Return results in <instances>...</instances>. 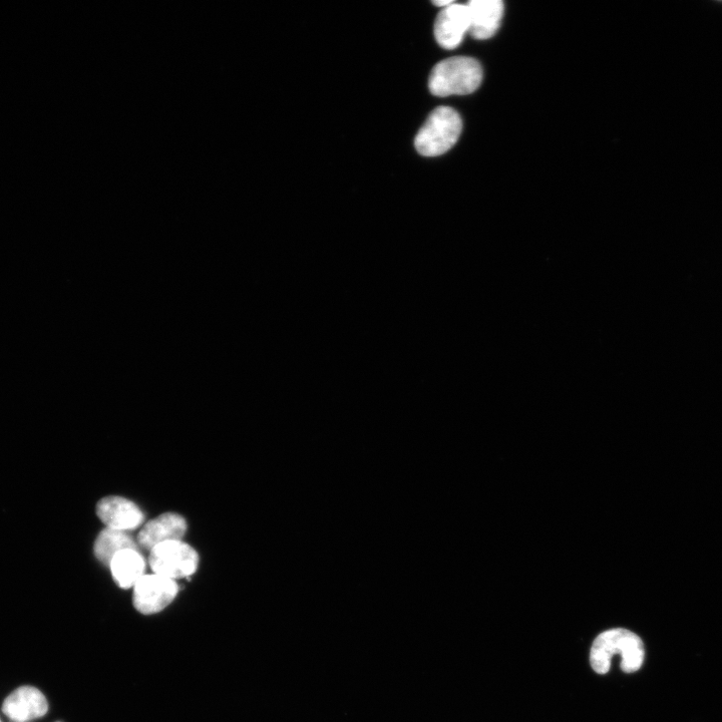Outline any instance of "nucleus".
Segmentation results:
<instances>
[{"label": "nucleus", "mask_w": 722, "mask_h": 722, "mask_svg": "<svg viewBox=\"0 0 722 722\" xmlns=\"http://www.w3.org/2000/svg\"><path fill=\"white\" fill-rule=\"evenodd\" d=\"M616 654L621 655V669L625 673L638 671L645 656L641 638L623 628H615L599 634L590 651L593 670L599 674H606L611 668L612 657Z\"/></svg>", "instance_id": "1"}, {"label": "nucleus", "mask_w": 722, "mask_h": 722, "mask_svg": "<svg viewBox=\"0 0 722 722\" xmlns=\"http://www.w3.org/2000/svg\"><path fill=\"white\" fill-rule=\"evenodd\" d=\"M481 64L469 57H454L439 63L429 79V88L437 97L465 96L482 84Z\"/></svg>", "instance_id": "2"}, {"label": "nucleus", "mask_w": 722, "mask_h": 722, "mask_svg": "<svg viewBox=\"0 0 722 722\" xmlns=\"http://www.w3.org/2000/svg\"><path fill=\"white\" fill-rule=\"evenodd\" d=\"M463 122L457 111L439 107L429 116L418 133L415 146L425 157H438L447 153L458 142Z\"/></svg>", "instance_id": "3"}, {"label": "nucleus", "mask_w": 722, "mask_h": 722, "mask_svg": "<svg viewBox=\"0 0 722 722\" xmlns=\"http://www.w3.org/2000/svg\"><path fill=\"white\" fill-rule=\"evenodd\" d=\"M149 562L156 575L175 580L193 575L198 568L199 556L188 544L171 541L151 550Z\"/></svg>", "instance_id": "4"}, {"label": "nucleus", "mask_w": 722, "mask_h": 722, "mask_svg": "<svg viewBox=\"0 0 722 722\" xmlns=\"http://www.w3.org/2000/svg\"><path fill=\"white\" fill-rule=\"evenodd\" d=\"M179 586L175 580L160 575H145L134 586L135 608L145 615L161 612L176 598Z\"/></svg>", "instance_id": "5"}, {"label": "nucleus", "mask_w": 722, "mask_h": 722, "mask_svg": "<svg viewBox=\"0 0 722 722\" xmlns=\"http://www.w3.org/2000/svg\"><path fill=\"white\" fill-rule=\"evenodd\" d=\"M49 702L34 686H22L12 692L3 704L4 713L15 722H29L47 714Z\"/></svg>", "instance_id": "6"}, {"label": "nucleus", "mask_w": 722, "mask_h": 722, "mask_svg": "<svg viewBox=\"0 0 722 722\" xmlns=\"http://www.w3.org/2000/svg\"><path fill=\"white\" fill-rule=\"evenodd\" d=\"M469 31L470 14L467 5L454 3L443 9L435 23L436 40L446 50L459 47Z\"/></svg>", "instance_id": "7"}, {"label": "nucleus", "mask_w": 722, "mask_h": 722, "mask_svg": "<svg viewBox=\"0 0 722 722\" xmlns=\"http://www.w3.org/2000/svg\"><path fill=\"white\" fill-rule=\"evenodd\" d=\"M97 514L107 528L129 531L141 526L144 513L133 502L121 497H107L97 506Z\"/></svg>", "instance_id": "8"}, {"label": "nucleus", "mask_w": 722, "mask_h": 722, "mask_svg": "<svg viewBox=\"0 0 722 722\" xmlns=\"http://www.w3.org/2000/svg\"><path fill=\"white\" fill-rule=\"evenodd\" d=\"M187 531L186 520L175 513H166L147 523L138 535V545L153 550L160 544L181 541Z\"/></svg>", "instance_id": "9"}, {"label": "nucleus", "mask_w": 722, "mask_h": 722, "mask_svg": "<svg viewBox=\"0 0 722 722\" xmlns=\"http://www.w3.org/2000/svg\"><path fill=\"white\" fill-rule=\"evenodd\" d=\"M470 14L471 36L477 40H488L496 35L504 16L501 0H472L467 5Z\"/></svg>", "instance_id": "10"}, {"label": "nucleus", "mask_w": 722, "mask_h": 722, "mask_svg": "<svg viewBox=\"0 0 722 722\" xmlns=\"http://www.w3.org/2000/svg\"><path fill=\"white\" fill-rule=\"evenodd\" d=\"M110 568L118 586L129 589L145 576L146 561L139 551L125 550L114 557Z\"/></svg>", "instance_id": "11"}, {"label": "nucleus", "mask_w": 722, "mask_h": 722, "mask_svg": "<svg viewBox=\"0 0 722 722\" xmlns=\"http://www.w3.org/2000/svg\"><path fill=\"white\" fill-rule=\"evenodd\" d=\"M125 550L139 551V546L127 531L110 528L100 533L94 546L96 557L106 566H110L114 557Z\"/></svg>", "instance_id": "12"}, {"label": "nucleus", "mask_w": 722, "mask_h": 722, "mask_svg": "<svg viewBox=\"0 0 722 722\" xmlns=\"http://www.w3.org/2000/svg\"><path fill=\"white\" fill-rule=\"evenodd\" d=\"M433 4L439 8L445 9L452 6L454 2H452V0H444V2L443 0H438V2H433Z\"/></svg>", "instance_id": "13"}, {"label": "nucleus", "mask_w": 722, "mask_h": 722, "mask_svg": "<svg viewBox=\"0 0 722 722\" xmlns=\"http://www.w3.org/2000/svg\"><path fill=\"white\" fill-rule=\"evenodd\" d=\"M0 722H2V720H0Z\"/></svg>", "instance_id": "14"}]
</instances>
